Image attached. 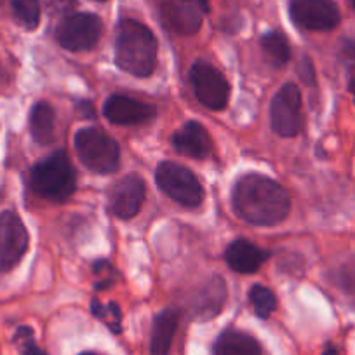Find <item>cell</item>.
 I'll list each match as a JSON object with an SVG mask.
<instances>
[{
    "label": "cell",
    "instance_id": "cb8c5ba5",
    "mask_svg": "<svg viewBox=\"0 0 355 355\" xmlns=\"http://www.w3.org/2000/svg\"><path fill=\"white\" fill-rule=\"evenodd\" d=\"M15 343L18 345L19 350H21V355H47L46 352L35 343L32 327H19L15 334Z\"/></svg>",
    "mask_w": 355,
    "mask_h": 355
},
{
    "label": "cell",
    "instance_id": "30bf717a",
    "mask_svg": "<svg viewBox=\"0 0 355 355\" xmlns=\"http://www.w3.org/2000/svg\"><path fill=\"white\" fill-rule=\"evenodd\" d=\"M291 18L300 28L327 32L340 25V9L333 0H291Z\"/></svg>",
    "mask_w": 355,
    "mask_h": 355
},
{
    "label": "cell",
    "instance_id": "603a6c76",
    "mask_svg": "<svg viewBox=\"0 0 355 355\" xmlns=\"http://www.w3.org/2000/svg\"><path fill=\"white\" fill-rule=\"evenodd\" d=\"M91 312L96 319H100L112 333H122V312L117 303H101L98 298L91 300Z\"/></svg>",
    "mask_w": 355,
    "mask_h": 355
},
{
    "label": "cell",
    "instance_id": "8992f818",
    "mask_svg": "<svg viewBox=\"0 0 355 355\" xmlns=\"http://www.w3.org/2000/svg\"><path fill=\"white\" fill-rule=\"evenodd\" d=\"M272 129L282 138H295L303 129L302 93L296 84H284L270 103Z\"/></svg>",
    "mask_w": 355,
    "mask_h": 355
},
{
    "label": "cell",
    "instance_id": "4fadbf2b",
    "mask_svg": "<svg viewBox=\"0 0 355 355\" xmlns=\"http://www.w3.org/2000/svg\"><path fill=\"white\" fill-rule=\"evenodd\" d=\"M103 115L117 125H139L146 124L155 117V108L148 103L124 96V94H112L103 107Z\"/></svg>",
    "mask_w": 355,
    "mask_h": 355
},
{
    "label": "cell",
    "instance_id": "ac0fdd59",
    "mask_svg": "<svg viewBox=\"0 0 355 355\" xmlns=\"http://www.w3.org/2000/svg\"><path fill=\"white\" fill-rule=\"evenodd\" d=\"M214 355H261V348L251 334L227 329L214 343Z\"/></svg>",
    "mask_w": 355,
    "mask_h": 355
},
{
    "label": "cell",
    "instance_id": "4316f807",
    "mask_svg": "<svg viewBox=\"0 0 355 355\" xmlns=\"http://www.w3.org/2000/svg\"><path fill=\"white\" fill-rule=\"evenodd\" d=\"M343 53L347 54V56L355 58V42H350V40H347V42L343 44Z\"/></svg>",
    "mask_w": 355,
    "mask_h": 355
},
{
    "label": "cell",
    "instance_id": "7c38bea8",
    "mask_svg": "<svg viewBox=\"0 0 355 355\" xmlns=\"http://www.w3.org/2000/svg\"><path fill=\"white\" fill-rule=\"evenodd\" d=\"M164 25L178 35H193L202 26V15L192 0H159Z\"/></svg>",
    "mask_w": 355,
    "mask_h": 355
},
{
    "label": "cell",
    "instance_id": "ffe728a7",
    "mask_svg": "<svg viewBox=\"0 0 355 355\" xmlns=\"http://www.w3.org/2000/svg\"><path fill=\"white\" fill-rule=\"evenodd\" d=\"M11 11L12 18L25 30H35L40 23L39 0H0Z\"/></svg>",
    "mask_w": 355,
    "mask_h": 355
},
{
    "label": "cell",
    "instance_id": "ba28073f",
    "mask_svg": "<svg viewBox=\"0 0 355 355\" xmlns=\"http://www.w3.org/2000/svg\"><path fill=\"white\" fill-rule=\"evenodd\" d=\"M190 84L197 100L209 110H223L230 98V85L220 70L206 61H197L190 70Z\"/></svg>",
    "mask_w": 355,
    "mask_h": 355
},
{
    "label": "cell",
    "instance_id": "44dd1931",
    "mask_svg": "<svg viewBox=\"0 0 355 355\" xmlns=\"http://www.w3.org/2000/svg\"><path fill=\"white\" fill-rule=\"evenodd\" d=\"M261 49L274 67H284L291 60V46L284 33L268 32L261 37Z\"/></svg>",
    "mask_w": 355,
    "mask_h": 355
},
{
    "label": "cell",
    "instance_id": "3957f363",
    "mask_svg": "<svg viewBox=\"0 0 355 355\" xmlns=\"http://www.w3.org/2000/svg\"><path fill=\"white\" fill-rule=\"evenodd\" d=\"M75 185V171L64 150H58L37 162L30 173L32 190L49 202H67L73 196Z\"/></svg>",
    "mask_w": 355,
    "mask_h": 355
},
{
    "label": "cell",
    "instance_id": "f546056e",
    "mask_svg": "<svg viewBox=\"0 0 355 355\" xmlns=\"http://www.w3.org/2000/svg\"><path fill=\"white\" fill-rule=\"evenodd\" d=\"M350 91H352V94H354V101H355V78H352V82H350Z\"/></svg>",
    "mask_w": 355,
    "mask_h": 355
},
{
    "label": "cell",
    "instance_id": "6da1fadb",
    "mask_svg": "<svg viewBox=\"0 0 355 355\" xmlns=\"http://www.w3.org/2000/svg\"><path fill=\"white\" fill-rule=\"evenodd\" d=\"M232 204L239 216L251 225L272 227L286 220L291 209L288 190L263 174H244L235 182Z\"/></svg>",
    "mask_w": 355,
    "mask_h": 355
},
{
    "label": "cell",
    "instance_id": "5bb4252c",
    "mask_svg": "<svg viewBox=\"0 0 355 355\" xmlns=\"http://www.w3.org/2000/svg\"><path fill=\"white\" fill-rule=\"evenodd\" d=\"M173 145L182 155L190 159H206L213 150V139L200 122L189 121L173 135Z\"/></svg>",
    "mask_w": 355,
    "mask_h": 355
},
{
    "label": "cell",
    "instance_id": "484cf974",
    "mask_svg": "<svg viewBox=\"0 0 355 355\" xmlns=\"http://www.w3.org/2000/svg\"><path fill=\"white\" fill-rule=\"evenodd\" d=\"M298 75L306 85H315V67L309 56H303L298 63Z\"/></svg>",
    "mask_w": 355,
    "mask_h": 355
},
{
    "label": "cell",
    "instance_id": "4dcf8cb0",
    "mask_svg": "<svg viewBox=\"0 0 355 355\" xmlns=\"http://www.w3.org/2000/svg\"><path fill=\"white\" fill-rule=\"evenodd\" d=\"M80 355H98V354H94V352H84V354H80Z\"/></svg>",
    "mask_w": 355,
    "mask_h": 355
},
{
    "label": "cell",
    "instance_id": "8fae6325",
    "mask_svg": "<svg viewBox=\"0 0 355 355\" xmlns=\"http://www.w3.org/2000/svg\"><path fill=\"white\" fill-rule=\"evenodd\" d=\"M145 182L138 174H128L119 180L108 193V209L121 220H131L141 211L145 202Z\"/></svg>",
    "mask_w": 355,
    "mask_h": 355
},
{
    "label": "cell",
    "instance_id": "f1b7e54d",
    "mask_svg": "<svg viewBox=\"0 0 355 355\" xmlns=\"http://www.w3.org/2000/svg\"><path fill=\"white\" fill-rule=\"evenodd\" d=\"M324 355H340V354H338V350H334V348H327V350L324 352Z\"/></svg>",
    "mask_w": 355,
    "mask_h": 355
},
{
    "label": "cell",
    "instance_id": "277c9868",
    "mask_svg": "<svg viewBox=\"0 0 355 355\" xmlns=\"http://www.w3.org/2000/svg\"><path fill=\"white\" fill-rule=\"evenodd\" d=\"M75 150L80 162L98 174H112L121 164V148L114 138L96 128H84L75 135Z\"/></svg>",
    "mask_w": 355,
    "mask_h": 355
},
{
    "label": "cell",
    "instance_id": "d6986e66",
    "mask_svg": "<svg viewBox=\"0 0 355 355\" xmlns=\"http://www.w3.org/2000/svg\"><path fill=\"white\" fill-rule=\"evenodd\" d=\"M54 108L47 101H39L30 112V132L39 145H49L54 139Z\"/></svg>",
    "mask_w": 355,
    "mask_h": 355
},
{
    "label": "cell",
    "instance_id": "1f68e13d",
    "mask_svg": "<svg viewBox=\"0 0 355 355\" xmlns=\"http://www.w3.org/2000/svg\"><path fill=\"white\" fill-rule=\"evenodd\" d=\"M352 4H354V8H355V0H352Z\"/></svg>",
    "mask_w": 355,
    "mask_h": 355
},
{
    "label": "cell",
    "instance_id": "5b68a950",
    "mask_svg": "<svg viewBox=\"0 0 355 355\" xmlns=\"http://www.w3.org/2000/svg\"><path fill=\"white\" fill-rule=\"evenodd\" d=\"M155 180L159 189L174 202L185 207H197L202 204V185L189 167L166 160L157 167Z\"/></svg>",
    "mask_w": 355,
    "mask_h": 355
},
{
    "label": "cell",
    "instance_id": "e0dca14e",
    "mask_svg": "<svg viewBox=\"0 0 355 355\" xmlns=\"http://www.w3.org/2000/svg\"><path fill=\"white\" fill-rule=\"evenodd\" d=\"M178 322H180V313L176 309H166L155 317L152 338H150V355H169Z\"/></svg>",
    "mask_w": 355,
    "mask_h": 355
},
{
    "label": "cell",
    "instance_id": "7402d4cb",
    "mask_svg": "<svg viewBox=\"0 0 355 355\" xmlns=\"http://www.w3.org/2000/svg\"><path fill=\"white\" fill-rule=\"evenodd\" d=\"M249 302L259 319H268L277 310V298L266 286L254 284L249 291Z\"/></svg>",
    "mask_w": 355,
    "mask_h": 355
},
{
    "label": "cell",
    "instance_id": "d6a6232c",
    "mask_svg": "<svg viewBox=\"0 0 355 355\" xmlns=\"http://www.w3.org/2000/svg\"><path fill=\"white\" fill-rule=\"evenodd\" d=\"M96 2H105V0H96Z\"/></svg>",
    "mask_w": 355,
    "mask_h": 355
},
{
    "label": "cell",
    "instance_id": "d4e9b609",
    "mask_svg": "<svg viewBox=\"0 0 355 355\" xmlns=\"http://www.w3.org/2000/svg\"><path fill=\"white\" fill-rule=\"evenodd\" d=\"M93 272L98 277V282L94 284V288L98 291H105V289L112 288L115 281H117V272L114 270V266L107 261V259H98L93 265Z\"/></svg>",
    "mask_w": 355,
    "mask_h": 355
},
{
    "label": "cell",
    "instance_id": "83f0119b",
    "mask_svg": "<svg viewBox=\"0 0 355 355\" xmlns=\"http://www.w3.org/2000/svg\"><path fill=\"white\" fill-rule=\"evenodd\" d=\"M197 4H199L200 11L202 12H209V0H197Z\"/></svg>",
    "mask_w": 355,
    "mask_h": 355
},
{
    "label": "cell",
    "instance_id": "9a60e30c",
    "mask_svg": "<svg viewBox=\"0 0 355 355\" xmlns=\"http://www.w3.org/2000/svg\"><path fill=\"white\" fill-rule=\"evenodd\" d=\"M227 300V284L221 277H211L193 296L190 309L197 319H213L221 312Z\"/></svg>",
    "mask_w": 355,
    "mask_h": 355
},
{
    "label": "cell",
    "instance_id": "52a82bcc",
    "mask_svg": "<svg viewBox=\"0 0 355 355\" xmlns=\"http://www.w3.org/2000/svg\"><path fill=\"white\" fill-rule=\"evenodd\" d=\"M101 19L96 15L78 12L64 18L56 30V40L61 47L73 53H84L96 47L101 37Z\"/></svg>",
    "mask_w": 355,
    "mask_h": 355
},
{
    "label": "cell",
    "instance_id": "9c48e42d",
    "mask_svg": "<svg viewBox=\"0 0 355 355\" xmlns=\"http://www.w3.org/2000/svg\"><path fill=\"white\" fill-rule=\"evenodd\" d=\"M28 230L15 211L0 213V272H11L28 251Z\"/></svg>",
    "mask_w": 355,
    "mask_h": 355
},
{
    "label": "cell",
    "instance_id": "2e32d148",
    "mask_svg": "<svg viewBox=\"0 0 355 355\" xmlns=\"http://www.w3.org/2000/svg\"><path fill=\"white\" fill-rule=\"evenodd\" d=\"M266 258H268V252L245 239H237V241L230 242L227 252H225L228 266L237 274H252L265 263Z\"/></svg>",
    "mask_w": 355,
    "mask_h": 355
},
{
    "label": "cell",
    "instance_id": "7a4b0ae2",
    "mask_svg": "<svg viewBox=\"0 0 355 355\" xmlns=\"http://www.w3.org/2000/svg\"><path fill=\"white\" fill-rule=\"evenodd\" d=\"M115 63L135 77H150L157 64V39L136 19H122L115 35Z\"/></svg>",
    "mask_w": 355,
    "mask_h": 355
}]
</instances>
